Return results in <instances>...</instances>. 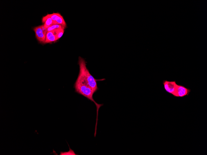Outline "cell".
Returning a JSON list of instances; mask_svg holds the SVG:
<instances>
[{"label":"cell","instance_id":"cell-1","mask_svg":"<svg viewBox=\"0 0 207 155\" xmlns=\"http://www.w3.org/2000/svg\"><path fill=\"white\" fill-rule=\"evenodd\" d=\"M75 91L82 95L88 99L93 101L96 107L97 116L95 126V136L96 134L97 125L98 113L99 108L103 105V104H99L96 103L93 98L94 93L92 89L88 85L87 83L82 75L79 73L78 77L74 84Z\"/></svg>","mask_w":207,"mask_h":155},{"label":"cell","instance_id":"cell-2","mask_svg":"<svg viewBox=\"0 0 207 155\" xmlns=\"http://www.w3.org/2000/svg\"><path fill=\"white\" fill-rule=\"evenodd\" d=\"M78 64L79 66V72L83 75L88 85L95 93L98 89L97 81L103 80L105 79L97 80L95 79L87 69L85 60L81 57L79 58Z\"/></svg>","mask_w":207,"mask_h":155},{"label":"cell","instance_id":"cell-3","mask_svg":"<svg viewBox=\"0 0 207 155\" xmlns=\"http://www.w3.org/2000/svg\"><path fill=\"white\" fill-rule=\"evenodd\" d=\"M33 30L37 40L40 43H44L47 31V29L45 28L44 24L34 27Z\"/></svg>","mask_w":207,"mask_h":155},{"label":"cell","instance_id":"cell-4","mask_svg":"<svg viewBox=\"0 0 207 155\" xmlns=\"http://www.w3.org/2000/svg\"><path fill=\"white\" fill-rule=\"evenodd\" d=\"M191 90L183 86L177 84L173 95L175 97H182L189 95Z\"/></svg>","mask_w":207,"mask_h":155},{"label":"cell","instance_id":"cell-5","mask_svg":"<svg viewBox=\"0 0 207 155\" xmlns=\"http://www.w3.org/2000/svg\"><path fill=\"white\" fill-rule=\"evenodd\" d=\"M52 19L54 25L59 24L62 25L65 28L67 24L63 17L59 13H53L47 15Z\"/></svg>","mask_w":207,"mask_h":155},{"label":"cell","instance_id":"cell-6","mask_svg":"<svg viewBox=\"0 0 207 155\" xmlns=\"http://www.w3.org/2000/svg\"><path fill=\"white\" fill-rule=\"evenodd\" d=\"M163 84L166 92L172 95L175 91L178 84L175 80L169 81L166 80L163 81Z\"/></svg>","mask_w":207,"mask_h":155},{"label":"cell","instance_id":"cell-7","mask_svg":"<svg viewBox=\"0 0 207 155\" xmlns=\"http://www.w3.org/2000/svg\"><path fill=\"white\" fill-rule=\"evenodd\" d=\"M57 40L54 30L47 31L46 35V40L44 43H51Z\"/></svg>","mask_w":207,"mask_h":155},{"label":"cell","instance_id":"cell-8","mask_svg":"<svg viewBox=\"0 0 207 155\" xmlns=\"http://www.w3.org/2000/svg\"><path fill=\"white\" fill-rule=\"evenodd\" d=\"M42 22L44 23L45 28L46 29L49 27L54 25L52 19L47 15L42 17Z\"/></svg>","mask_w":207,"mask_h":155},{"label":"cell","instance_id":"cell-9","mask_svg":"<svg viewBox=\"0 0 207 155\" xmlns=\"http://www.w3.org/2000/svg\"><path fill=\"white\" fill-rule=\"evenodd\" d=\"M58 40L63 35L64 32V28H62L53 30Z\"/></svg>","mask_w":207,"mask_h":155},{"label":"cell","instance_id":"cell-10","mask_svg":"<svg viewBox=\"0 0 207 155\" xmlns=\"http://www.w3.org/2000/svg\"><path fill=\"white\" fill-rule=\"evenodd\" d=\"M62 28H64V29L65 28L61 25L59 24H55L52 25V26L48 28L47 29V31H50L57 29Z\"/></svg>","mask_w":207,"mask_h":155},{"label":"cell","instance_id":"cell-11","mask_svg":"<svg viewBox=\"0 0 207 155\" xmlns=\"http://www.w3.org/2000/svg\"><path fill=\"white\" fill-rule=\"evenodd\" d=\"M69 150L68 152H60V155H76V154L74 151L71 149L70 147Z\"/></svg>","mask_w":207,"mask_h":155}]
</instances>
